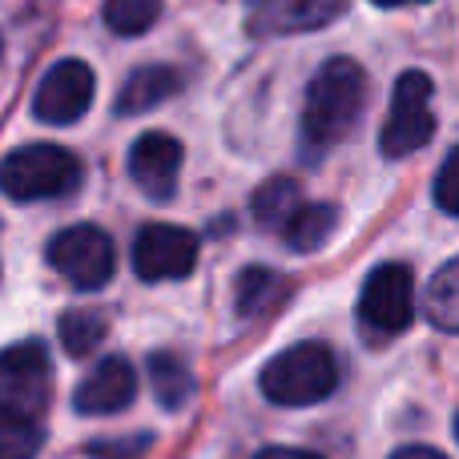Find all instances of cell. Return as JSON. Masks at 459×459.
I'll use <instances>...</instances> for the list:
<instances>
[{
	"mask_svg": "<svg viewBox=\"0 0 459 459\" xmlns=\"http://www.w3.org/2000/svg\"><path fill=\"white\" fill-rule=\"evenodd\" d=\"M371 97V81L351 56H331L315 73L302 105V153L310 161L331 153L351 129L359 126Z\"/></svg>",
	"mask_w": 459,
	"mask_h": 459,
	"instance_id": "1",
	"label": "cell"
},
{
	"mask_svg": "<svg viewBox=\"0 0 459 459\" xmlns=\"http://www.w3.org/2000/svg\"><path fill=\"white\" fill-rule=\"evenodd\" d=\"M262 395L278 407H310L323 403L339 387V363L323 342H294L262 367Z\"/></svg>",
	"mask_w": 459,
	"mask_h": 459,
	"instance_id": "2",
	"label": "cell"
},
{
	"mask_svg": "<svg viewBox=\"0 0 459 459\" xmlns=\"http://www.w3.org/2000/svg\"><path fill=\"white\" fill-rule=\"evenodd\" d=\"M0 186L13 202L69 198L81 186V161L77 153L61 150V145H24L4 158Z\"/></svg>",
	"mask_w": 459,
	"mask_h": 459,
	"instance_id": "3",
	"label": "cell"
},
{
	"mask_svg": "<svg viewBox=\"0 0 459 459\" xmlns=\"http://www.w3.org/2000/svg\"><path fill=\"white\" fill-rule=\"evenodd\" d=\"M436 134V113H431V77L420 69H407L395 81L391 93V117L383 121L379 134V153L391 161L411 158Z\"/></svg>",
	"mask_w": 459,
	"mask_h": 459,
	"instance_id": "4",
	"label": "cell"
},
{
	"mask_svg": "<svg viewBox=\"0 0 459 459\" xmlns=\"http://www.w3.org/2000/svg\"><path fill=\"white\" fill-rule=\"evenodd\" d=\"M53 399V363L37 339L16 342L0 355V415L40 420Z\"/></svg>",
	"mask_w": 459,
	"mask_h": 459,
	"instance_id": "5",
	"label": "cell"
},
{
	"mask_svg": "<svg viewBox=\"0 0 459 459\" xmlns=\"http://www.w3.org/2000/svg\"><path fill=\"white\" fill-rule=\"evenodd\" d=\"M48 266L77 290H101L117 270V250L101 226L77 222L48 242Z\"/></svg>",
	"mask_w": 459,
	"mask_h": 459,
	"instance_id": "6",
	"label": "cell"
},
{
	"mask_svg": "<svg viewBox=\"0 0 459 459\" xmlns=\"http://www.w3.org/2000/svg\"><path fill=\"white\" fill-rule=\"evenodd\" d=\"M359 318L371 334L395 339L415 318V274L403 262H383L367 274L363 294H359Z\"/></svg>",
	"mask_w": 459,
	"mask_h": 459,
	"instance_id": "7",
	"label": "cell"
},
{
	"mask_svg": "<svg viewBox=\"0 0 459 459\" xmlns=\"http://www.w3.org/2000/svg\"><path fill=\"white\" fill-rule=\"evenodd\" d=\"M97 93V77L85 61L77 56H65L53 69L40 77L37 93H32V117L45 121V126H73L89 113Z\"/></svg>",
	"mask_w": 459,
	"mask_h": 459,
	"instance_id": "8",
	"label": "cell"
},
{
	"mask_svg": "<svg viewBox=\"0 0 459 459\" xmlns=\"http://www.w3.org/2000/svg\"><path fill=\"white\" fill-rule=\"evenodd\" d=\"M198 266V238L194 230L150 222L137 230L134 238V270L145 282H169V278H186Z\"/></svg>",
	"mask_w": 459,
	"mask_h": 459,
	"instance_id": "9",
	"label": "cell"
},
{
	"mask_svg": "<svg viewBox=\"0 0 459 459\" xmlns=\"http://www.w3.org/2000/svg\"><path fill=\"white\" fill-rule=\"evenodd\" d=\"M182 142L161 129H150L134 142L129 150V178L150 202H169L178 194V178H182Z\"/></svg>",
	"mask_w": 459,
	"mask_h": 459,
	"instance_id": "10",
	"label": "cell"
},
{
	"mask_svg": "<svg viewBox=\"0 0 459 459\" xmlns=\"http://www.w3.org/2000/svg\"><path fill=\"white\" fill-rule=\"evenodd\" d=\"M137 399V375L129 367V359L109 355L77 383L73 391V407L81 415H117L126 411L129 403Z\"/></svg>",
	"mask_w": 459,
	"mask_h": 459,
	"instance_id": "11",
	"label": "cell"
},
{
	"mask_svg": "<svg viewBox=\"0 0 459 459\" xmlns=\"http://www.w3.org/2000/svg\"><path fill=\"white\" fill-rule=\"evenodd\" d=\"M182 93V73L169 69V65H142V69L129 73V81L121 85L117 105L113 109L121 117H137V113H150L158 109L161 101Z\"/></svg>",
	"mask_w": 459,
	"mask_h": 459,
	"instance_id": "12",
	"label": "cell"
},
{
	"mask_svg": "<svg viewBox=\"0 0 459 459\" xmlns=\"http://www.w3.org/2000/svg\"><path fill=\"white\" fill-rule=\"evenodd\" d=\"M286 299V278L266 266H246L234 282L238 318H262Z\"/></svg>",
	"mask_w": 459,
	"mask_h": 459,
	"instance_id": "13",
	"label": "cell"
},
{
	"mask_svg": "<svg viewBox=\"0 0 459 459\" xmlns=\"http://www.w3.org/2000/svg\"><path fill=\"white\" fill-rule=\"evenodd\" d=\"M266 29H323V24L339 21L347 0H266Z\"/></svg>",
	"mask_w": 459,
	"mask_h": 459,
	"instance_id": "14",
	"label": "cell"
},
{
	"mask_svg": "<svg viewBox=\"0 0 459 459\" xmlns=\"http://www.w3.org/2000/svg\"><path fill=\"white\" fill-rule=\"evenodd\" d=\"M334 226H339V206H331V202H302V210L286 222L282 238H286L290 250L310 254V250H318L323 242H331Z\"/></svg>",
	"mask_w": 459,
	"mask_h": 459,
	"instance_id": "15",
	"label": "cell"
},
{
	"mask_svg": "<svg viewBox=\"0 0 459 459\" xmlns=\"http://www.w3.org/2000/svg\"><path fill=\"white\" fill-rule=\"evenodd\" d=\"M423 315L436 331L459 334V258L439 266L423 290Z\"/></svg>",
	"mask_w": 459,
	"mask_h": 459,
	"instance_id": "16",
	"label": "cell"
},
{
	"mask_svg": "<svg viewBox=\"0 0 459 459\" xmlns=\"http://www.w3.org/2000/svg\"><path fill=\"white\" fill-rule=\"evenodd\" d=\"M150 379H153V395L166 411H182L194 399V371L169 351H158L150 355Z\"/></svg>",
	"mask_w": 459,
	"mask_h": 459,
	"instance_id": "17",
	"label": "cell"
},
{
	"mask_svg": "<svg viewBox=\"0 0 459 459\" xmlns=\"http://www.w3.org/2000/svg\"><path fill=\"white\" fill-rule=\"evenodd\" d=\"M254 218H258L262 226H274V230H286L294 214L302 210V190L294 178H270L266 186H258L254 190V202H250Z\"/></svg>",
	"mask_w": 459,
	"mask_h": 459,
	"instance_id": "18",
	"label": "cell"
},
{
	"mask_svg": "<svg viewBox=\"0 0 459 459\" xmlns=\"http://www.w3.org/2000/svg\"><path fill=\"white\" fill-rule=\"evenodd\" d=\"M56 331H61V347L69 351L73 359H89L105 342L109 326H105V315L81 307V310H65L61 323H56Z\"/></svg>",
	"mask_w": 459,
	"mask_h": 459,
	"instance_id": "19",
	"label": "cell"
},
{
	"mask_svg": "<svg viewBox=\"0 0 459 459\" xmlns=\"http://www.w3.org/2000/svg\"><path fill=\"white\" fill-rule=\"evenodd\" d=\"M161 0H105V24L117 37H142L158 24Z\"/></svg>",
	"mask_w": 459,
	"mask_h": 459,
	"instance_id": "20",
	"label": "cell"
},
{
	"mask_svg": "<svg viewBox=\"0 0 459 459\" xmlns=\"http://www.w3.org/2000/svg\"><path fill=\"white\" fill-rule=\"evenodd\" d=\"M45 444V423L24 415H0V459H32Z\"/></svg>",
	"mask_w": 459,
	"mask_h": 459,
	"instance_id": "21",
	"label": "cell"
},
{
	"mask_svg": "<svg viewBox=\"0 0 459 459\" xmlns=\"http://www.w3.org/2000/svg\"><path fill=\"white\" fill-rule=\"evenodd\" d=\"M436 206L444 210V214L459 218V145L447 153L439 174H436Z\"/></svg>",
	"mask_w": 459,
	"mask_h": 459,
	"instance_id": "22",
	"label": "cell"
},
{
	"mask_svg": "<svg viewBox=\"0 0 459 459\" xmlns=\"http://www.w3.org/2000/svg\"><path fill=\"white\" fill-rule=\"evenodd\" d=\"M145 447H150V436L109 439V444H89V455H93V459H137Z\"/></svg>",
	"mask_w": 459,
	"mask_h": 459,
	"instance_id": "23",
	"label": "cell"
},
{
	"mask_svg": "<svg viewBox=\"0 0 459 459\" xmlns=\"http://www.w3.org/2000/svg\"><path fill=\"white\" fill-rule=\"evenodd\" d=\"M254 459H326V455L307 452V447H262Z\"/></svg>",
	"mask_w": 459,
	"mask_h": 459,
	"instance_id": "24",
	"label": "cell"
},
{
	"mask_svg": "<svg viewBox=\"0 0 459 459\" xmlns=\"http://www.w3.org/2000/svg\"><path fill=\"white\" fill-rule=\"evenodd\" d=\"M391 459H447V455L436 452V447H399Z\"/></svg>",
	"mask_w": 459,
	"mask_h": 459,
	"instance_id": "25",
	"label": "cell"
},
{
	"mask_svg": "<svg viewBox=\"0 0 459 459\" xmlns=\"http://www.w3.org/2000/svg\"><path fill=\"white\" fill-rule=\"evenodd\" d=\"M379 8H407V4H428V0H371Z\"/></svg>",
	"mask_w": 459,
	"mask_h": 459,
	"instance_id": "26",
	"label": "cell"
},
{
	"mask_svg": "<svg viewBox=\"0 0 459 459\" xmlns=\"http://www.w3.org/2000/svg\"><path fill=\"white\" fill-rule=\"evenodd\" d=\"M455 439H459V415H455Z\"/></svg>",
	"mask_w": 459,
	"mask_h": 459,
	"instance_id": "27",
	"label": "cell"
}]
</instances>
